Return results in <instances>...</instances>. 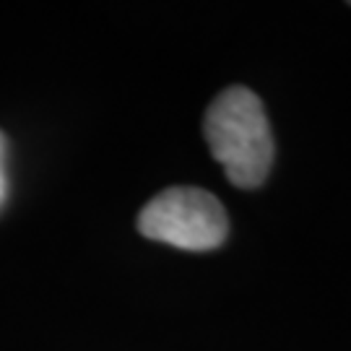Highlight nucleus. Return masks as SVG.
I'll return each mask as SVG.
<instances>
[{"instance_id":"obj_3","label":"nucleus","mask_w":351,"mask_h":351,"mask_svg":"<svg viewBox=\"0 0 351 351\" xmlns=\"http://www.w3.org/2000/svg\"><path fill=\"white\" fill-rule=\"evenodd\" d=\"M5 201V138L0 133V206Z\"/></svg>"},{"instance_id":"obj_2","label":"nucleus","mask_w":351,"mask_h":351,"mask_svg":"<svg viewBox=\"0 0 351 351\" xmlns=\"http://www.w3.org/2000/svg\"><path fill=\"white\" fill-rule=\"evenodd\" d=\"M143 237L180 250H213L229 234V219L216 195L201 188H169L138 213Z\"/></svg>"},{"instance_id":"obj_1","label":"nucleus","mask_w":351,"mask_h":351,"mask_svg":"<svg viewBox=\"0 0 351 351\" xmlns=\"http://www.w3.org/2000/svg\"><path fill=\"white\" fill-rule=\"evenodd\" d=\"M203 136L232 185H263L274 164V133L258 94L245 86L224 88L206 110Z\"/></svg>"}]
</instances>
